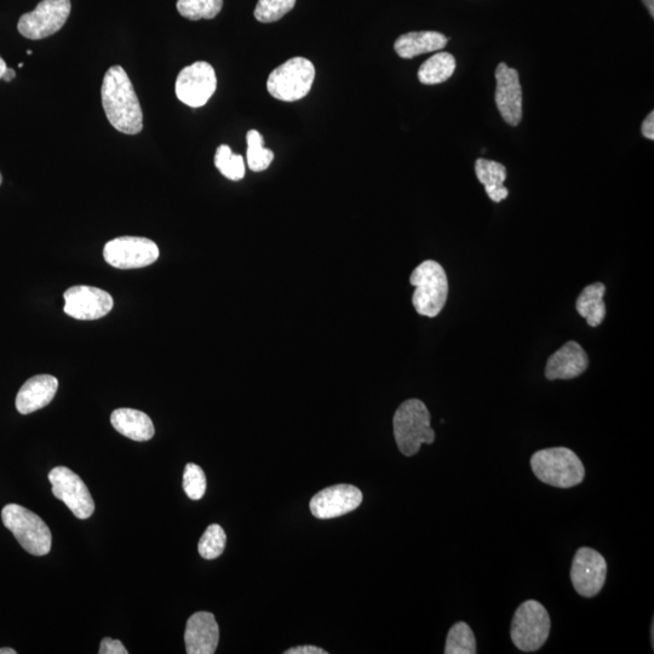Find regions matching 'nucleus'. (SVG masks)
<instances>
[{
    "instance_id": "obj_1",
    "label": "nucleus",
    "mask_w": 654,
    "mask_h": 654,
    "mask_svg": "<svg viewBox=\"0 0 654 654\" xmlns=\"http://www.w3.org/2000/svg\"><path fill=\"white\" fill-rule=\"evenodd\" d=\"M102 106L108 122L126 135L143 129V114L133 83L122 66L109 68L101 88Z\"/></svg>"
},
{
    "instance_id": "obj_2",
    "label": "nucleus",
    "mask_w": 654,
    "mask_h": 654,
    "mask_svg": "<svg viewBox=\"0 0 654 654\" xmlns=\"http://www.w3.org/2000/svg\"><path fill=\"white\" fill-rule=\"evenodd\" d=\"M430 420L432 416L423 401L410 399L400 405L393 418V427L395 441L404 456H415L422 444L434 443L435 432Z\"/></svg>"
},
{
    "instance_id": "obj_3",
    "label": "nucleus",
    "mask_w": 654,
    "mask_h": 654,
    "mask_svg": "<svg viewBox=\"0 0 654 654\" xmlns=\"http://www.w3.org/2000/svg\"><path fill=\"white\" fill-rule=\"evenodd\" d=\"M531 468L543 484L571 489L583 483L585 469L581 460L567 447H553L533 453Z\"/></svg>"
},
{
    "instance_id": "obj_4",
    "label": "nucleus",
    "mask_w": 654,
    "mask_h": 654,
    "mask_svg": "<svg viewBox=\"0 0 654 654\" xmlns=\"http://www.w3.org/2000/svg\"><path fill=\"white\" fill-rule=\"evenodd\" d=\"M410 283L415 286L412 303L418 314L435 318L443 311L449 295V280L440 263L424 261L412 272Z\"/></svg>"
},
{
    "instance_id": "obj_5",
    "label": "nucleus",
    "mask_w": 654,
    "mask_h": 654,
    "mask_svg": "<svg viewBox=\"0 0 654 654\" xmlns=\"http://www.w3.org/2000/svg\"><path fill=\"white\" fill-rule=\"evenodd\" d=\"M2 520L27 553L36 556L50 553L53 536L37 514L19 504H8L2 510Z\"/></svg>"
},
{
    "instance_id": "obj_6",
    "label": "nucleus",
    "mask_w": 654,
    "mask_h": 654,
    "mask_svg": "<svg viewBox=\"0 0 654 654\" xmlns=\"http://www.w3.org/2000/svg\"><path fill=\"white\" fill-rule=\"evenodd\" d=\"M550 628L552 621L541 602L527 600L515 612L510 636L520 651L535 652L547 642Z\"/></svg>"
},
{
    "instance_id": "obj_7",
    "label": "nucleus",
    "mask_w": 654,
    "mask_h": 654,
    "mask_svg": "<svg viewBox=\"0 0 654 654\" xmlns=\"http://www.w3.org/2000/svg\"><path fill=\"white\" fill-rule=\"evenodd\" d=\"M314 79L313 63L304 57H294L271 73L267 82L268 93L280 101L302 100L311 91Z\"/></svg>"
},
{
    "instance_id": "obj_8",
    "label": "nucleus",
    "mask_w": 654,
    "mask_h": 654,
    "mask_svg": "<svg viewBox=\"0 0 654 654\" xmlns=\"http://www.w3.org/2000/svg\"><path fill=\"white\" fill-rule=\"evenodd\" d=\"M71 8V0H43L31 13L21 16L17 30L32 40L53 36L65 26Z\"/></svg>"
},
{
    "instance_id": "obj_9",
    "label": "nucleus",
    "mask_w": 654,
    "mask_h": 654,
    "mask_svg": "<svg viewBox=\"0 0 654 654\" xmlns=\"http://www.w3.org/2000/svg\"><path fill=\"white\" fill-rule=\"evenodd\" d=\"M103 257L114 268H143L158 260L159 248L153 240L147 238L120 237L106 244Z\"/></svg>"
},
{
    "instance_id": "obj_10",
    "label": "nucleus",
    "mask_w": 654,
    "mask_h": 654,
    "mask_svg": "<svg viewBox=\"0 0 654 654\" xmlns=\"http://www.w3.org/2000/svg\"><path fill=\"white\" fill-rule=\"evenodd\" d=\"M217 78L208 62H195L183 68L176 80V96L192 108L203 107L215 94Z\"/></svg>"
},
{
    "instance_id": "obj_11",
    "label": "nucleus",
    "mask_w": 654,
    "mask_h": 654,
    "mask_svg": "<svg viewBox=\"0 0 654 654\" xmlns=\"http://www.w3.org/2000/svg\"><path fill=\"white\" fill-rule=\"evenodd\" d=\"M49 481L53 485L54 496L65 503L78 519H89L94 514L93 496L80 476L73 473L71 469L54 468L49 473Z\"/></svg>"
},
{
    "instance_id": "obj_12",
    "label": "nucleus",
    "mask_w": 654,
    "mask_h": 654,
    "mask_svg": "<svg viewBox=\"0 0 654 654\" xmlns=\"http://www.w3.org/2000/svg\"><path fill=\"white\" fill-rule=\"evenodd\" d=\"M607 577V562L592 548L577 550L572 561L571 581L576 592L583 598H594L604 588Z\"/></svg>"
},
{
    "instance_id": "obj_13",
    "label": "nucleus",
    "mask_w": 654,
    "mask_h": 654,
    "mask_svg": "<svg viewBox=\"0 0 654 654\" xmlns=\"http://www.w3.org/2000/svg\"><path fill=\"white\" fill-rule=\"evenodd\" d=\"M65 313L78 320H97L112 311L114 301L107 291L93 286H73L63 295Z\"/></svg>"
},
{
    "instance_id": "obj_14",
    "label": "nucleus",
    "mask_w": 654,
    "mask_h": 654,
    "mask_svg": "<svg viewBox=\"0 0 654 654\" xmlns=\"http://www.w3.org/2000/svg\"><path fill=\"white\" fill-rule=\"evenodd\" d=\"M363 502V493L353 485L327 487L312 498L309 508L318 519H334L353 512Z\"/></svg>"
},
{
    "instance_id": "obj_15",
    "label": "nucleus",
    "mask_w": 654,
    "mask_h": 654,
    "mask_svg": "<svg viewBox=\"0 0 654 654\" xmlns=\"http://www.w3.org/2000/svg\"><path fill=\"white\" fill-rule=\"evenodd\" d=\"M496 105L504 122L518 126L522 119V89L519 72L499 63L496 70Z\"/></svg>"
},
{
    "instance_id": "obj_16",
    "label": "nucleus",
    "mask_w": 654,
    "mask_h": 654,
    "mask_svg": "<svg viewBox=\"0 0 654 654\" xmlns=\"http://www.w3.org/2000/svg\"><path fill=\"white\" fill-rule=\"evenodd\" d=\"M589 366L588 354L581 344L570 341L562 346L548 359L545 366V377L549 381L572 380L587 371Z\"/></svg>"
},
{
    "instance_id": "obj_17",
    "label": "nucleus",
    "mask_w": 654,
    "mask_h": 654,
    "mask_svg": "<svg viewBox=\"0 0 654 654\" xmlns=\"http://www.w3.org/2000/svg\"><path fill=\"white\" fill-rule=\"evenodd\" d=\"M220 640V628L210 612H197L188 619L185 642L188 654H214Z\"/></svg>"
},
{
    "instance_id": "obj_18",
    "label": "nucleus",
    "mask_w": 654,
    "mask_h": 654,
    "mask_svg": "<svg viewBox=\"0 0 654 654\" xmlns=\"http://www.w3.org/2000/svg\"><path fill=\"white\" fill-rule=\"evenodd\" d=\"M59 381L54 376L38 375L21 387L16 397V409L21 415H30L48 406L55 398Z\"/></svg>"
},
{
    "instance_id": "obj_19",
    "label": "nucleus",
    "mask_w": 654,
    "mask_h": 654,
    "mask_svg": "<svg viewBox=\"0 0 654 654\" xmlns=\"http://www.w3.org/2000/svg\"><path fill=\"white\" fill-rule=\"evenodd\" d=\"M447 42H449V39L443 33L432 31L410 32L397 39L394 49L400 57L410 60L416 56L443 50Z\"/></svg>"
},
{
    "instance_id": "obj_20",
    "label": "nucleus",
    "mask_w": 654,
    "mask_h": 654,
    "mask_svg": "<svg viewBox=\"0 0 654 654\" xmlns=\"http://www.w3.org/2000/svg\"><path fill=\"white\" fill-rule=\"evenodd\" d=\"M111 423L120 434L134 441H148L154 436L151 418L134 409H118L112 413Z\"/></svg>"
},
{
    "instance_id": "obj_21",
    "label": "nucleus",
    "mask_w": 654,
    "mask_h": 654,
    "mask_svg": "<svg viewBox=\"0 0 654 654\" xmlns=\"http://www.w3.org/2000/svg\"><path fill=\"white\" fill-rule=\"evenodd\" d=\"M475 172L492 202L501 203L508 198V188L504 187V182L507 180L506 166L493 160L478 159L475 163Z\"/></svg>"
},
{
    "instance_id": "obj_22",
    "label": "nucleus",
    "mask_w": 654,
    "mask_h": 654,
    "mask_svg": "<svg viewBox=\"0 0 654 654\" xmlns=\"http://www.w3.org/2000/svg\"><path fill=\"white\" fill-rule=\"evenodd\" d=\"M606 288L602 283L587 286L579 295L576 309L582 318L587 320L589 326L596 327L602 324L606 317V304L604 301Z\"/></svg>"
},
{
    "instance_id": "obj_23",
    "label": "nucleus",
    "mask_w": 654,
    "mask_h": 654,
    "mask_svg": "<svg viewBox=\"0 0 654 654\" xmlns=\"http://www.w3.org/2000/svg\"><path fill=\"white\" fill-rule=\"evenodd\" d=\"M456 66V59L452 54H435L423 63L418 71V79L426 85L445 83L455 73Z\"/></svg>"
},
{
    "instance_id": "obj_24",
    "label": "nucleus",
    "mask_w": 654,
    "mask_h": 654,
    "mask_svg": "<svg viewBox=\"0 0 654 654\" xmlns=\"http://www.w3.org/2000/svg\"><path fill=\"white\" fill-rule=\"evenodd\" d=\"M223 0H179L177 10L188 20H211L221 13Z\"/></svg>"
},
{
    "instance_id": "obj_25",
    "label": "nucleus",
    "mask_w": 654,
    "mask_h": 654,
    "mask_svg": "<svg viewBox=\"0 0 654 654\" xmlns=\"http://www.w3.org/2000/svg\"><path fill=\"white\" fill-rule=\"evenodd\" d=\"M446 654H475L476 640L472 628L467 623L453 625L447 635Z\"/></svg>"
},
{
    "instance_id": "obj_26",
    "label": "nucleus",
    "mask_w": 654,
    "mask_h": 654,
    "mask_svg": "<svg viewBox=\"0 0 654 654\" xmlns=\"http://www.w3.org/2000/svg\"><path fill=\"white\" fill-rule=\"evenodd\" d=\"M248 165L252 171H265L271 166L274 153L265 147V140L257 130H250L248 136Z\"/></svg>"
},
{
    "instance_id": "obj_27",
    "label": "nucleus",
    "mask_w": 654,
    "mask_h": 654,
    "mask_svg": "<svg viewBox=\"0 0 654 654\" xmlns=\"http://www.w3.org/2000/svg\"><path fill=\"white\" fill-rule=\"evenodd\" d=\"M215 165L228 180L240 181L245 176V163L242 156L234 154L231 147L222 145L217 148Z\"/></svg>"
},
{
    "instance_id": "obj_28",
    "label": "nucleus",
    "mask_w": 654,
    "mask_h": 654,
    "mask_svg": "<svg viewBox=\"0 0 654 654\" xmlns=\"http://www.w3.org/2000/svg\"><path fill=\"white\" fill-rule=\"evenodd\" d=\"M227 536L220 525H210L200 538L198 550L205 560H215L225 552Z\"/></svg>"
},
{
    "instance_id": "obj_29",
    "label": "nucleus",
    "mask_w": 654,
    "mask_h": 654,
    "mask_svg": "<svg viewBox=\"0 0 654 654\" xmlns=\"http://www.w3.org/2000/svg\"><path fill=\"white\" fill-rule=\"evenodd\" d=\"M295 4L296 0H258L255 9L256 20L262 24H272L289 14Z\"/></svg>"
},
{
    "instance_id": "obj_30",
    "label": "nucleus",
    "mask_w": 654,
    "mask_h": 654,
    "mask_svg": "<svg viewBox=\"0 0 654 654\" xmlns=\"http://www.w3.org/2000/svg\"><path fill=\"white\" fill-rule=\"evenodd\" d=\"M183 490L192 501H199L205 495L206 476L197 464L188 463L183 473Z\"/></svg>"
},
{
    "instance_id": "obj_31",
    "label": "nucleus",
    "mask_w": 654,
    "mask_h": 654,
    "mask_svg": "<svg viewBox=\"0 0 654 654\" xmlns=\"http://www.w3.org/2000/svg\"><path fill=\"white\" fill-rule=\"evenodd\" d=\"M100 654H128L122 641L106 638L101 641Z\"/></svg>"
},
{
    "instance_id": "obj_32",
    "label": "nucleus",
    "mask_w": 654,
    "mask_h": 654,
    "mask_svg": "<svg viewBox=\"0 0 654 654\" xmlns=\"http://www.w3.org/2000/svg\"><path fill=\"white\" fill-rule=\"evenodd\" d=\"M327 652L323 648L307 645V646H298L290 648V650L285 651V654H326Z\"/></svg>"
},
{
    "instance_id": "obj_33",
    "label": "nucleus",
    "mask_w": 654,
    "mask_h": 654,
    "mask_svg": "<svg viewBox=\"0 0 654 654\" xmlns=\"http://www.w3.org/2000/svg\"><path fill=\"white\" fill-rule=\"evenodd\" d=\"M642 135L646 137V139L653 141L654 140V113L651 112L648 114V116L645 119V122L642 123Z\"/></svg>"
},
{
    "instance_id": "obj_34",
    "label": "nucleus",
    "mask_w": 654,
    "mask_h": 654,
    "mask_svg": "<svg viewBox=\"0 0 654 654\" xmlns=\"http://www.w3.org/2000/svg\"><path fill=\"white\" fill-rule=\"evenodd\" d=\"M16 77V72L13 70V68H7V71H5L3 80L4 82L10 83L11 80L15 79Z\"/></svg>"
},
{
    "instance_id": "obj_35",
    "label": "nucleus",
    "mask_w": 654,
    "mask_h": 654,
    "mask_svg": "<svg viewBox=\"0 0 654 654\" xmlns=\"http://www.w3.org/2000/svg\"><path fill=\"white\" fill-rule=\"evenodd\" d=\"M644 3L646 5L648 11H650L651 16L653 17L654 16V0H644Z\"/></svg>"
},
{
    "instance_id": "obj_36",
    "label": "nucleus",
    "mask_w": 654,
    "mask_h": 654,
    "mask_svg": "<svg viewBox=\"0 0 654 654\" xmlns=\"http://www.w3.org/2000/svg\"><path fill=\"white\" fill-rule=\"evenodd\" d=\"M7 63L0 57V79L3 78L5 71H7Z\"/></svg>"
},
{
    "instance_id": "obj_37",
    "label": "nucleus",
    "mask_w": 654,
    "mask_h": 654,
    "mask_svg": "<svg viewBox=\"0 0 654 654\" xmlns=\"http://www.w3.org/2000/svg\"><path fill=\"white\" fill-rule=\"evenodd\" d=\"M17 652L13 648H0V654H16Z\"/></svg>"
},
{
    "instance_id": "obj_38",
    "label": "nucleus",
    "mask_w": 654,
    "mask_h": 654,
    "mask_svg": "<svg viewBox=\"0 0 654 654\" xmlns=\"http://www.w3.org/2000/svg\"><path fill=\"white\" fill-rule=\"evenodd\" d=\"M2 182H3V177L2 174H0V185H2Z\"/></svg>"
},
{
    "instance_id": "obj_39",
    "label": "nucleus",
    "mask_w": 654,
    "mask_h": 654,
    "mask_svg": "<svg viewBox=\"0 0 654 654\" xmlns=\"http://www.w3.org/2000/svg\"><path fill=\"white\" fill-rule=\"evenodd\" d=\"M27 55H32V50H28Z\"/></svg>"
},
{
    "instance_id": "obj_40",
    "label": "nucleus",
    "mask_w": 654,
    "mask_h": 654,
    "mask_svg": "<svg viewBox=\"0 0 654 654\" xmlns=\"http://www.w3.org/2000/svg\"><path fill=\"white\" fill-rule=\"evenodd\" d=\"M24 67V63H19V68Z\"/></svg>"
}]
</instances>
